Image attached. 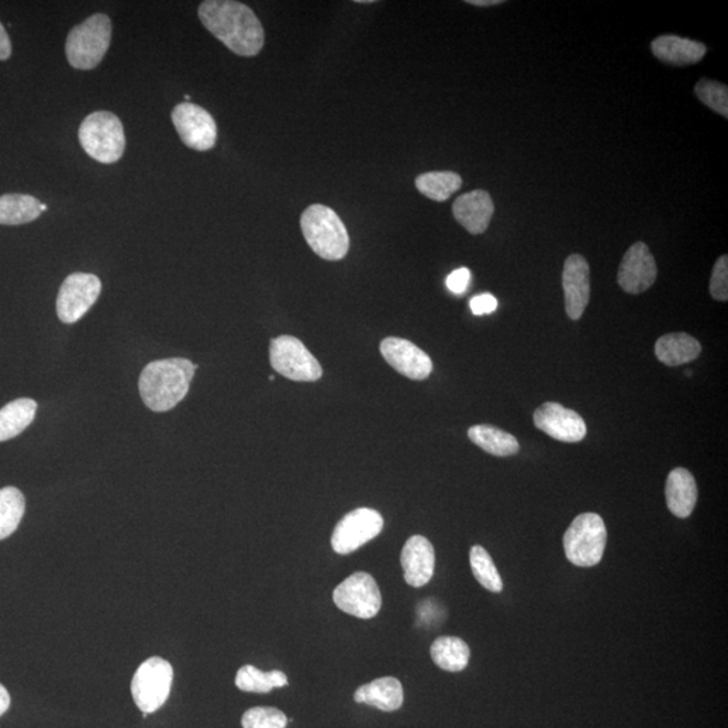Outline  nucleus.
Instances as JSON below:
<instances>
[{"mask_svg":"<svg viewBox=\"0 0 728 728\" xmlns=\"http://www.w3.org/2000/svg\"><path fill=\"white\" fill-rule=\"evenodd\" d=\"M10 703L11 697L8 689H6L2 684H0V716L8 711L10 708Z\"/></svg>","mask_w":728,"mask_h":728,"instance_id":"38","label":"nucleus"},{"mask_svg":"<svg viewBox=\"0 0 728 728\" xmlns=\"http://www.w3.org/2000/svg\"><path fill=\"white\" fill-rule=\"evenodd\" d=\"M435 561V549L429 539L422 536L410 537L400 554L405 581L416 588L428 585L433 578Z\"/></svg>","mask_w":728,"mask_h":728,"instance_id":"17","label":"nucleus"},{"mask_svg":"<svg viewBox=\"0 0 728 728\" xmlns=\"http://www.w3.org/2000/svg\"><path fill=\"white\" fill-rule=\"evenodd\" d=\"M36 403L34 399L20 398L0 409V442L14 439L34 421Z\"/></svg>","mask_w":728,"mask_h":728,"instance_id":"24","label":"nucleus"},{"mask_svg":"<svg viewBox=\"0 0 728 728\" xmlns=\"http://www.w3.org/2000/svg\"><path fill=\"white\" fill-rule=\"evenodd\" d=\"M44 211H46V205H45V204H41V212H44Z\"/></svg>","mask_w":728,"mask_h":728,"instance_id":"41","label":"nucleus"},{"mask_svg":"<svg viewBox=\"0 0 728 728\" xmlns=\"http://www.w3.org/2000/svg\"><path fill=\"white\" fill-rule=\"evenodd\" d=\"M534 425L552 439L579 442L587 436V425L579 413L556 403H545L534 411Z\"/></svg>","mask_w":728,"mask_h":728,"instance_id":"14","label":"nucleus"},{"mask_svg":"<svg viewBox=\"0 0 728 728\" xmlns=\"http://www.w3.org/2000/svg\"><path fill=\"white\" fill-rule=\"evenodd\" d=\"M100 279L87 272H75L66 277L57 297V315L65 324L81 320L93 308L100 296Z\"/></svg>","mask_w":728,"mask_h":728,"instance_id":"11","label":"nucleus"},{"mask_svg":"<svg viewBox=\"0 0 728 728\" xmlns=\"http://www.w3.org/2000/svg\"><path fill=\"white\" fill-rule=\"evenodd\" d=\"M384 525V518L376 510L356 508L339 521L332 533V548L339 555H350L378 536Z\"/></svg>","mask_w":728,"mask_h":728,"instance_id":"10","label":"nucleus"},{"mask_svg":"<svg viewBox=\"0 0 728 728\" xmlns=\"http://www.w3.org/2000/svg\"><path fill=\"white\" fill-rule=\"evenodd\" d=\"M300 223L303 238L320 258L340 260L349 254L347 228L335 211L313 204L303 211Z\"/></svg>","mask_w":728,"mask_h":728,"instance_id":"3","label":"nucleus"},{"mask_svg":"<svg viewBox=\"0 0 728 728\" xmlns=\"http://www.w3.org/2000/svg\"><path fill=\"white\" fill-rule=\"evenodd\" d=\"M78 139L85 153L101 163L120 160L126 149L124 125L117 115L108 111L89 114L82 121Z\"/></svg>","mask_w":728,"mask_h":728,"instance_id":"5","label":"nucleus"},{"mask_svg":"<svg viewBox=\"0 0 728 728\" xmlns=\"http://www.w3.org/2000/svg\"><path fill=\"white\" fill-rule=\"evenodd\" d=\"M200 21L231 52L254 57L265 45L263 23L248 6L234 0H205L199 8Z\"/></svg>","mask_w":728,"mask_h":728,"instance_id":"1","label":"nucleus"},{"mask_svg":"<svg viewBox=\"0 0 728 728\" xmlns=\"http://www.w3.org/2000/svg\"><path fill=\"white\" fill-rule=\"evenodd\" d=\"M333 602L345 614L370 619L378 614L382 606V595L372 575L356 572L336 587L333 591Z\"/></svg>","mask_w":728,"mask_h":728,"instance_id":"9","label":"nucleus"},{"mask_svg":"<svg viewBox=\"0 0 728 728\" xmlns=\"http://www.w3.org/2000/svg\"><path fill=\"white\" fill-rule=\"evenodd\" d=\"M430 655L433 663L447 672L464 671L470 661V647L459 636H440L432 646Z\"/></svg>","mask_w":728,"mask_h":728,"instance_id":"26","label":"nucleus"},{"mask_svg":"<svg viewBox=\"0 0 728 728\" xmlns=\"http://www.w3.org/2000/svg\"><path fill=\"white\" fill-rule=\"evenodd\" d=\"M356 3L370 4V3H375V2H374V0H356Z\"/></svg>","mask_w":728,"mask_h":728,"instance_id":"40","label":"nucleus"},{"mask_svg":"<svg viewBox=\"0 0 728 728\" xmlns=\"http://www.w3.org/2000/svg\"><path fill=\"white\" fill-rule=\"evenodd\" d=\"M113 39V23L106 14H95L73 28L65 53L73 68L90 71L106 56Z\"/></svg>","mask_w":728,"mask_h":728,"instance_id":"4","label":"nucleus"},{"mask_svg":"<svg viewBox=\"0 0 728 728\" xmlns=\"http://www.w3.org/2000/svg\"><path fill=\"white\" fill-rule=\"evenodd\" d=\"M271 367L290 381L315 382L323 375V368L301 340L283 335L271 340Z\"/></svg>","mask_w":728,"mask_h":728,"instance_id":"8","label":"nucleus"},{"mask_svg":"<svg viewBox=\"0 0 728 728\" xmlns=\"http://www.w3.org/2000/svg\"><path fill=\"white\" fill-rule=\"evenodd\" d=\"M26 501L15 488L0 489V539L11 536L20 526Z\"/></svg>","mask_w":728,"mask_h":728,"instance_id":"28","label":"nucleus"},{"mask_svg":"<svg viewBox=\"0 0 728 728\" xmlns=\"http://www.w3.org/2000/svg\"><path fill=\"white\" fill-rule=\"evenodd\" d=\"M654 351L661 363L676 367L679 364L697 360L702 352V344L688 333H667L657 340Z\"/></svg>","mask_w":728,"mask_h":728,"instance_id":"22","label":"nucleus"},{"mask_svg":"<svg viewBox=\"0 0 728 728\" xmlns=\"http://www.w3.org/2000/svg\"><path fill=\"white\" fill-rule=\"evenodd\" d=\"M461 185H463V180L454 172H429L418 175L416 179L417 190L437 203L447 202L453 193L460 190Z\"/></svg>","mask_w":728,"mask_h":728,"instance_id":"27","label":"nucleus"},{"mask_svg":"<svg viewBox=\"0 0 728 728\" xmlns=\"http://www.w3.org/2000/svg\"><path fill=\"white\" fill-rule=\"evenodd\" d=\"M267 675H269L272 688H281L288 685V677L281 671L267 672Z\"/></svg>","mask_w":728,"mask_h":728,"instance_id":"37","label":"nucleus"},{"mask_svg":"<svg viewBox=\"0 0 728 728\" xmlns=\"http://www.w3.org/2000/svg\"><path fill=\"white\" fill-rule=\"evenodd\" d=\"M381 354L396 372L410 379H427L433 370L432 360L427 352L409 340L387 338L381 343Z\"/></svg>","mask_w":728,"mask_h":728,"instance_id":"15","label":"nucleus"},{"mask_svg":"<svg viewBox=\"0 0 728 728\" xmlns=\"http://www.w3.org/2000/svg\"><path fill=\"white\" fill-rule=\"evenodd\" d=\"M657 264L647 245L636 242L623 255L618 270V283L629 295H640L653 287Z\"/></svg>","mask_w":728,"mask_h":728,"instance_id":"13","label":"nucleus"},{"mask_svg":"<svg viewBox=\"0 0 728 728\" xmlns=\"http://www.w3.org/2000/svg\"><path fill=\"white\" fill-rule=\"evenodd\" d=\"M41 215V203L29 194H3L0 196V224L21 226L32 223Z\"/></svg>","mask_w":728,"mask_h":728,"instance_id":"25","label":"nucleus"},{"mask_svg":"<svg viewBox=\"0 0 728 728\" xmlns=\"http://www.w3.org/2000/svg\"><path fill=\"white\" fill-rule=\"evenodd\" d=\"M666 505L678 518H688L697 503V484L688 470L675 469L666 479Z\"/></svg>","mask_w":728,"mask_h":728,"instance_id":"20","label":"nucleus"},{"mask_svg":"<svg viewBox=\"0 0 728 728\" xmlns=\"http://www.w3.org/2000/svg\"><path fill=\"white\" fill-rule=\"evenodd\" d=\"M607 529L599 514L578 515L564 534V550L576 567L598 566L604 555Z\"/></svg>","mask_w":728,"mask_h":728,"instance_id":"6","label":"nucleus"},{"mask_svg":"<svg viewBox=\"0 0 728 728\" xmlns=\"http://www.w3.org/2000/svg\"><path fill=\"white\" fill-rule=\"evenodd\" d=\"M470 281L471 271L467 267H461V269L454 270L448 276L447 288L453 295H463L467 288H469Z\"/></svg>","mask_w":728,"mask_h":728,"instance_id":"34","label":"nucleus"},{"mask_svg":"<svg viewBox=\"0 0 728 728\" xmlns=\"http://www.w3.org/2000/svg\"><path fill=\"white\" fill-rule=\"evenodd\" d=\"M470 307L472 313L475 315L490 314L496 311L497 300L490 293L479 295L473 297Z\"/></svg>","mask_w":728,"mask_h":728,"instance_id":"35","label":"nucleus"},{"mask_svg":"<svg viewBox=\"0 0 728 728\" xmlns=\"http://www.w3.org/2000/svg\"><path fill=\"white\" fill-rule=\"evenodd\" d=\"M563 289L568 318L579 320L591 297L590 265L582 255H569L564 264Z\"/></svg>","mask_w":728,"mask_h":728,"instance_id":"16","label":"nucleus"},{"mask_svg":"<svg viewBox=\"0 0 728 728\" xmlns=\"http://www.w3.org/2000/svg\"><path fill=\"white\" fill-rule=\"evenodd\" d=\"M452 211L460 226L472 235H479L489 228L495 205L489 192L477 190L454 200Z\"/></svg>","mask_w":728,"mask_h":728,"instance_id":"18","label":"nucleus"},{"mask_svg":"<svg viewBox=\"0 0 728 728\" xmlns=\"http://www.w3.org/2000/svg\"><path fill=\"white\" fill-rule=\"evenodd\" d=\"M12 46L8 32L0 22V61L9 60L11 56Z\"/></svg>","mask_w":728,"mask_h":728,"instance_id":"36","label":"nucleus"},{"mask_svg":"<svg viewBox=\"0 0 728 728\" xmlns=\"http://www.w3.org/2000/svg\"><path fill=\"white\" fill-rule=\"evenodd\" d=\"M354 699L356 703L368 704L384 713L397 711L404 703L403 684L394 677L376 678L357 688Z\"/></svg>","mask_w":728,"mask_h":728,"instance_id":"21","label":"nucleus"},{"mask_svg":"<svg viewBox=\"0 0 728 728\" xmlns=\"http://www.w3.org/2000/svg\"><path fill=\"white\" fill-rule=\"evenodd\" d=\"M197 366L182 357L151 362L139 376V394L150 410H172L190 392Z\"/></svg>","mask_w":728,"mask_h":728,"instance_id":"2","label":"nucleus"},{"mask_svg":"<svg viewBox=\"0 0 728 728\" xmlns=\"http://www.w3.org/2000/svg\"><path fill=\"white\" fill-rule=\"evenodd\" d=\"M242 726L243 728H287L288 718L277 708L255 707L243 715Z\"/></svg>","mask_w":728,"mask_h":728,"instance_id":"31","label":"nucleus"},{"mask_svg":"<svg viewBox=\"0 0 728 728\" xmlns=\"http://www.w3.org/2000/svg\"><path fill=\"white\" fill-rule=\"evenodd\" d=\"M172 121L181 141L188 148L206 151L214 148L217 138L215 119L203 107L193 103H181L174 107Z\"/></svg>","mask_w":728,"mask_h":728,"instance_id":"12","label":"nucleus"},{"mask_svg":"<svg viewBox=\"0 0 728 728\" xmlns=\"http://www.w3.org/2000/svg\"><path fill=\"white\" fill-rule=\"evenodd\" d=\"M695 94L703 105L714 109L721 117L728 118V88L727 85L703 78L696 84Z\"/></svg>","mask_w":728,"mask_h":728,"instance_id":"30","label":"nucleus"},{"mask_svg":"<svg viewBox=\"0 0 728 728\" xmlns=\"http://www.w3.org/2000/svg\"><path fill=\"white\" fill-rule=\"evenodd\" d=\"M654 57L675 66L694 65L706 56L707 47L694 40L678 35H661L652 42Z\"/></svg>","mask_w":728,"mask_h":728,"instance_id":"19","label":"nucleus"},{"mask_svg":"<svg viewBox=\"0 0 728 728\" xmlns=\"http://www.w3.org/2000/svg\"><path fill=\"white\" fill-rule=\"evenodd\" d=\"M236 687L243 692H254V694H269L272 685L267 672L257 670L253 665L242 666L235 678Z\"/></svg>","mask_w":728,"mask_h":728,"instance_id":"32","label":"nucleus"},{"mask_svg":"<svg viewBox=\"0 0 728 728\" xmlns=\"http://www.w3.org/2000/svg\"><path fill=\"white\" fill-rule=\"evenodd\" d=\"M709 293L716 301L728 300V257L721 255L714 266L711 281H709Z\"/></svg>","mask_w":728,"mask_h":728,"instance_id":"33","label":"nucleus"},{"mask_svg":"<svg viewBox=\"0 0 728 728\" xmlns=\"http://www.w3.org/2000/svg\"><path fill=\"white\" fill-rule=\"evenodd\" d=\"M469 437L473 445L497 458L512 457L520 451L518 440L493 425H475L469 429Z\"/></svg>","mask_w":728,"mask_h":728,"instance_id":"23","label":"nucleus"},{"mask_svg":"<svg viewBox=\"0 0 728 728\" xmlns=\"http://www.w3.org/2000/svg\"><path fill=\"white\" fill-rule=\"evenodd\" d=\"M172 683L173 667L167 660H146L132 677V699L142 713L153 714L168 700Z\"/></svg>","mask_w":728,"mask_h":728,"instance_id":"7","label":"nucleus"},{"mask_svg":"<svg viewBox=\"0 0 728 728\" xmlns=\"http://www.w3.org/2000/svg\"><path fill=\"white\" fill-rule=\"evenodd\" d=\"M467 3L477 6V8H490V6H497L505 2L503 0H467Z\"/></svg>","mask_w":728,"mask_h":728,"instance_id":"39","label":"nucleus"},{"mask_svg":"<svg viewBox=\"0 0 728 728\" xmlns=\"http://www.w3.org/2000/svg\"><path fill=\"white\" fill-rule=\"evenodd\" d=\"M185 100H186V103H188V100H191V96H190V95H185Z\"/></svg>","mask_w":728,"mask_h":728,"instance_id":"42","label":"nucleus"},{"mask_svg":"<svg viewBox=\"0 0 728 728\" xmlns=\"http://www.w3.org/2000/svg\"><path fill=\"white\" fill-rule=\"evenodd\" d=\"M470 563L472 574L475 576L479 585L483 586L485 590L491 592H501L503 590L501 575L497 572L493 558H491L489 552L485 550L483 546H472L470 552Z\"/></svg>","mask_w":728,"mask_h":728,"instance_id":"29","label":"nucleus"}]
</instances>
